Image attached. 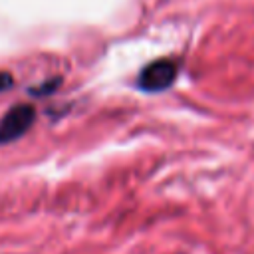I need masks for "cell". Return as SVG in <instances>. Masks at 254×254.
Segmentation results:
<instances>
[{
  "label": "cell",
  "mask_w": 254,
  "mask_h": 254,
  "mask_svg": "<svg viewBox=\"0 0 254 254\" xmlns=\"http://www.w3.org/2000/svg\"><path fill=\"white\" fill-rule=\"evenodd\" d=\"M177 75H179L177 62L169 58H159L141 69L137 77V87L147 93H161L177 81Z\"/></svg>",
  "instance_id": "1"
},
{
  "label": "cell",
  "mask_w": 254,
  "mask_h": 254,
  "mask_svg": "<svg viewBox=\"0 0 254 254\" xmlns=\"http://www.w3.org/2000/svg\"><path fill=\"white\" fill-rule=\"evenodd\" d=\"M36 121V109L30 103L10 107L0 119V143H12L26 135Z\"/></svg>",
  "instance_id": "2"
},
{
  "label": "cell",
  "mask_w": 254,
  "mask_h": 254,
  "mask_svg": "<svg viewBox=\"0 0 254 254\" xmlns=\"http://www.w3.org/2000/svg\"><path fill=\"white\" fill-rule=\"evenodd\" d=\"M12 85H14L12 73H10V71H0V93L6 91V89H10Z\"/></svg>",
  "instance_id": "3"
}]
</instances>
